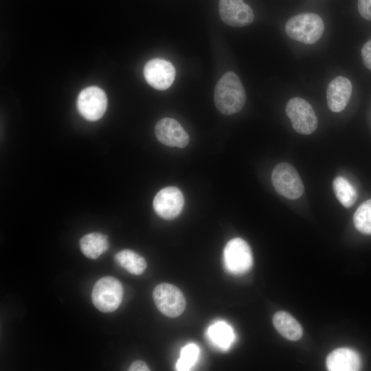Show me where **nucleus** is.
<instances>
[{
    "instance_id": "9d476101",
    "label": "nucleus",
    "mask_w": 371,
    "mask_h": 371,
    "mask_svg": "<svg viewBox=\"0 0 371 371\" xmlns=\"http://www.w3.org/2000/svg\"><path fill=\"white\" fill-rule=\"evenodd\" d=\"M218 12L225 23L235 27L247 26L254 19L251 8L243 0H218Z\"/></svg>"
},
{
    "instance_id": "aec40b11",
    "label": "nucleus",
    "mask_w": 371,
    "mask_h": 371,
    "mask_svg": "<svg viewBox=\"0 0 371 371\" xmlns=\"http://www.w3.org/2000/svg\"><path fill=\"white\" fill-rule=\"evenodd\" d=\"M353 222L359 232L371 234V199L359 206L353 216Z\"/></svg>"
},
{
    "instance_id": "6e6552de",
    "label": "nucleus",
    "mask_w": 371,
    "mask_h": 371,
    "mask_svg": "<svg viewBox=\"0 0 371 371\" xmlns=\"http://www.w3.org/2000/svg\"><path fill=\"white\" fill-rule=\"evenodd\" d=\"M76 106L79 113L89 121L100 119L106 111L107 98L104 91L95 86L82 89L79 93Z\"/></svg>"
},
{
    "instance_id": "dca6fc26",
    "label": "nucleus",
    "mask_w": 371,
    "mask_h": 371,
    "mask_svg": "<svg viewBox=\"0 0 371 371\" xmlns=\"http://www.w3.org/2000/svg\"><path fill=\"white\" fill-rule=\"evenodd\" d=\"M273 322L278 332L289 340L297 341L302 336L303 331L300 324L285 311L277 312L273 315Z\"/></svg>"
},
{
    "instance_id": "f3484780",
    "label": "nucleus",
    "mask_w": 371,
    "mask_h": 371,
    "mask_svg": "<svg viewBox=\"0 0 371 371\" xmlns=\"http://www.w3.org/2000/svg\"><path fill=\"white\" fill-rule=\"evenodd\" d=\"M80 247L83 254L88 258H98L108 249V238L99 232L87 234L81 238Z\"/></svg>"
},
{
    "instance_id": "2eb2a0df",
    "label": "nucleus",
    "mask_w": 371,
    "mask_h": 371,
    "mask_svg": "<svg viewBox=\"0 0 371 371\" xmlns=\"http://www.w3.org/2000/svg\"><path fill=\"white\" fill-rule=\"evenodd\" d=\"M207 337L211 344L221 350H227L235 339L232 328L224 321H217L207 330Z\"/></svg>"
},
{
    "instance_id": "423d86ee",
    "label": "nucleus",
    "mask_w": 371,
    "mask_h": 371,
    "mask_svg": "<svg viewBox=\"0 0 371 371\" xmlns=\"http://www.w3.org/2000/svg\"><path fill=\"white\" fill-rule=\"evenodd\" d=\"M286 113L294 130L302 135L313 133L317 127V117L312 106L304 99L295 97L286 105Z\"/></svg>"
},
{
    "instance_id": "5701e85b",
    "label": "nucleus",
    "mask_w": 371,
    "mask_h": 371,
    "mask_svg": "<svg viewBox=\"0 0 371 371\" xmlns=\"http://www.w3.org/2000/svg\"><path fill=\"white\" fill-rule=\"evenodd\" d=\"M361 57L365 66L371 70V39L362 47Z\"/></svg>"
},
{
    "instance_id": "20e7f679",
    "label": "nucleus",
    "mask_w": 371,
    "mask_h": 371,
    "mask_svg": "<svg viewBox=\"0 0 371 371\" xmlns=\"http://www.w3.org/2000/svg\"><path fill=\"white\" fill-rule=\"evenodd\" d=\"M271 181L277 192L289 199H297L304 193V187L300 175L288 163H280L275 166Z\"/></svg>"
},
{
    "instance_id": "1a4fd4ad",
    "label": "nucleus",
    "mask_w": 371,
    "mask_h": 371,
    "mask_svg": "<svg viewBox=\"0 0 371 371\" xmlns=\"http://www.w3.org/2000/svg\"><path fill=\"white\" fill-rule=\"evenodd\" d=\"M175 69L172 64L162 58H153L144 67V76L149 85L157 90H166L173 83Z\"/></svg>"
},
{
    "instance_id": "ddd939ff",
    "label": "nucleus",
    "mask_w": 371,
    "mask_h": 371,
    "mask_svg": "<svg viewBox=\"0 0 371 371\" xmlns=\"http://www.w3.org/2000/svg\"><path fill=\"white\" fill-rule=\"evenodd\" d=\"M352 86L349 79L339 76L329 83L326 90L328 108L333 112L343 111L352 95Z\"/></svg>"
},
{
    "instance_id": "f03ea898",
    "label": "nucleus",
    "mask_w": 371,
    "mask_h": 371,
    "mask_svg": "<svg viewBox=\"0 0 371 371\" xmlns=\"http://www.w3.org/2000/svg\"><path fill=\"white\" fill-rule=\"evenodd\" d=\"M286 34L292 39L306 44L318 41L324 31L322 18L315 13H302L289 19L285 25Z\"/></svg>"
},
{
    "instance_id": "a211bd4d",
    "label": "nucleus",
    "mask_w": 371,
    "mask_h": 371,
    "mask_svg": "<svg viewBox=\"0 0 371 371\" xmlns=\"http://www.w3.org/2000/svg\"><path fill=\"white\" fill-rule=\"evenodd\" d=\"M115 260L118 265L133 275H141L146 269L145 259L131 249H124L117 252Z\"/></svg>"
},
{
    "instance_id": "6ab92c4d",
    "label": "nucleus",
    "mask_w": 371,
    "mask_h": 371,
    "mask_svg": "<svg viewBox=\"0 0 371 371\" xmlns=\"http://www.w3.org/2000/svg\"><path fill=\"white\" fill-rule=\"evenodd\" d=\"M333 187L337 199L345 207H351L357 199L356 189L346 178L337 177L333 180Z\"/></svg>"
},
{
    "instance_id": "9b49d317",
    "label": "nucleus",
    "mask_w": 371,
    "mask_h": 371,
    "mask_svg": "<svg viewBox=\"0 0 371 371\" xmlns=\"http://www.w3.org/2000/svg\"><path fill=\"white\" fill-rule=\"evenodd\" d=\"M184 205V199L181 191L174 186L166 187L155 195L153 199V207L160 217L164 219H172L181 212Z\"/></svg>"
},
{
    "instance_id": "412c9836",
    "label": "nucleus",
    "mask_w": 371,
    "mask_h": 371,
    "mask_svg": "<svg viewBox=\"0 0 371 371\" xmlns=\"http://www.w3.org/2000/svg\"><path fill=\"white\" fill-rule=\"evenodd\" d=\"M199 355V348L194 343L188 344L181 350L180 357L177 362L176 368L179 371L190 370Z\"/></svg>"
},
{
    "instance_id": "0eeeda50",
    "label": "nucleus",
    "mask_w": 371,
    "mask_h": 371,
    "mask_svg": "<svg viewBox=\"0 0 371 371\" xmlns=\"http://www.w3.org/2000/svg\"><path fill=\"white\" fill-rule=\"evenodd\" d=\"M153 297L158 310L169 317H177L185 310L186 299L176 286L161 283L155 286Z\"/></svg>"
},
{
    "instance_id": "4468645a",
    "label": "nucleus",
    "mask_w": 371,
    "mask_h": 371,
    "mask_svg": "<svg viewBox=\"0 0 371 371\" xmlns=\"http://www.w3.org/2000/svg\"><path fill=\"white\" fill-rule=\"evenodd\" d=\"M326 367L330 371H356L361 366L359 355L349 348H339L326 358Z\"/></svg>"
},
{
    "instance_id": "f8f14e48",
    "label": "nucleus",
    "mask_w": 371,
    "mask_h": 371,
    "mask_svg": "<svg viewBox=\"0 0 371 371\" xmlns=\"http://www.w3.org/2000/svg\"><path fill=\"white\" fill-rule=\"evenodd\" d=\"M155 133L161 144L168 146L183 148L190 141L188 134L181 125L170 117L162 118L157 122Z\"/></svg>"
},
{
    "instance_id": "f257e3e1",
    "label": "nucleus",
    "mask_w": 371,
    "mask_h": 371,
    "mask_svg": "<svg viewBox=\"0 0 371 371\" xmlns=\"http://www.w3.org/2000/svg\"><path fill=\"white\" fill-rule=\"evenodd\" d=\"M214 100L218 111L224 115L239 112L246 101V93L239 77L232 71L224 74L217 82Z\"/></svg>"
},
{
    "instance_id": "b1692460",
    "label": "nucleus",
    "mask_w": 371,
    "mask_h": 371,
    "mask_svg": "<svg viewBox=\"0 0 371 371\" xmlns=\"http://www.w3.org/2000/svg\"><path fill=\"white\" fill-rule=\"evenodd\" d=\"M128 370L130 371H149L150 369L147 364L140 360H137L132 363L130 366Z\"/></svg>"
},
{
    "instance_id": "7ed1b4c3",
    "label": "nucleus",
    "mask_w": 371,
    "mask_h": 371,
    "mask_svg": "<svg viewBox=\"0 0 371 371\" xmlns=\"http://www.w3.org/2000/svg\"><path fill=\"white\" fill-rule=\"evenodd\" d=\"M123 287L115 278L104 276L95 284L91 300L95 307L103 313H111L120 305L123 298Z\"/></svg>"
},
{
    "instance_id": "4be33fe9",
    "label": "nucleus",
    "mask_w": 371,
    "mask_h": 371,
    "mask_svg": "<svg viewBox=\"0 0 371 371\" xmlns=\"http://www.w3.org/2000/svg\"><path fill=\"white\" fill-rule=\"evenodd\" d=\"M358 10L363 19L371 21V0H358Z\"/></svg>"
},
{
    "instance_id": "39448f33",
    "label": "nucleus",
    "mask_w": 371,
    "mask_h": 371,
    "mask_svg": "<svg viewBox=\"0 0 371 371\" xmlns=\"http://www.w3.org/2000/svg\"><path fill=\"white\" fill-rule=\"evenodd\" d=\"M223 262L226 270L241 275L251 267L253 257L248 243L240 238H234L226 244L223 250Z\"/></svg>"
}]
</instances>
